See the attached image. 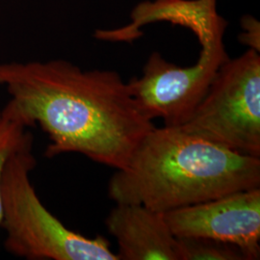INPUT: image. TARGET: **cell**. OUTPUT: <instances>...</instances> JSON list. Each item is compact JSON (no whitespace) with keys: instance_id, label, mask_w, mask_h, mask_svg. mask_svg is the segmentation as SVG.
I'll return each instance as SVG.
<instances>
[{"instance_id":"cell-5","label":"cell","mask_w":260,"mask_h":260,"mask_svg":"<svg viewBox=\"0 0 260 260\" xmlns=\"http://www.w3.org/2000/svg\"><path fill=\"white\" fill-rule=\"evenodd\" d=\"M230 57L224 45L201 50L191 67H179L153 52L127 87L140 112L149 121L160 119L166 126H182L207 93L218 70Z\"/></svg>"},{"instance_id":"cell-4","label":"cell","mask_w":260,"mask_h":260,"mask_svg":"<svg viewBox=\"0 0 260 260\" xmlns=\"http://www.w3.org/2000/svg\"><path fill=\"white\" fill-rule=\"evenodd\" d=\"M180 128L243 155L260 158V55L248 49L218 70Z\"/></svg>"},{"instance_id":"cell-8","label":"cell","mask_w":260,"mask_h":260,"mask_svg":"<svg viewBox=\"0 0 260 260\" xmlns=\"http://www.w3.org/2000/svg\"><path fill=\"white\" fill-rule=\"evenodd\" d=\"M120 260H178L177 238L164 213L137 204H117L106 219Z\"/></svg>"},{"instance_id":"cell-3","label":"cell","mask_w":260,"mask_h":260,"mask_svg":"<svg viewBox=\"0 0 260 260\" xmlns=\"http://www.w3.org/2000/svg\"><path fill=\"white\" fill-rule=\"evenodd\" d=\"M33 139L14 151L1 176L6 251L29 260H120L105 237L69 230L41 202L30 180L36 166Z\"/></svg>"},{"instance_id":"cell-7","label":"cell","mask_w":260,"mask_h":260,"mask_svg":"<svg viewBox=\"0 0 260 260\" xmlns=\"http://www.w3.org/2000/svg\"><path fill=\"white\" fill-rule=\"evenodd\" d=\"M129 23L112 30H96L94 37L108 42H132L140 30L158 21L188 28L196 35L201 50L223 45L226 20L218 14L217 0H152L141 2L130 15Z\"/></svg>"},{"instance_id":"cell-10","label":"cell","mask_w":260,"mask_h":260,"mask_svg":"<svg viewBox=\"0 0 260 260\" xmlns=\"http://www.w3.org/2000/svg\"><path fill=\"white\" fill-rule=\"evenodd\" d=\"M178 260H249L238 246L203 237L177 238Z\"/></svg>"},{"instance_id":"cell-2","label":"cell","mask_w":260,"mask_h":260,"mask_svg":"<svg viewBox=\"0 0 260 260\" xmlns=\"http://www.w3.org/2000/svg\"><path fill=\"white\" fill-rule=\"evenodd\" d=\"M116 171L108 184L111 200L161 213L260 187L259 157L166 125L149 131Z\"/></svg>"},{"instance_id":"cell-1","label":"cell","mask_w":260,"mask_h":260,"mask_svg":"<svg viewBox=\"0 0 260 260\" xmlns=\"http://www.w3.org/2000/svg\"><path fill=\"white\" fill-rule=\"evenodd\" d=\"M0 86L28 126L47 133V157L76 152L120 170L154 127L115 71L66 60L0 63Z\"/></svg>"},{"instance_id":"cell-9","label":"cell","mask_w":260,"mask_h":260,"mask_svg":"<svg viewBox=\"0 0 260 260\" xmlns=\"http://www.w3.org/2000/svg\"><path fill=\"white\" fill-rule=\"evenodd\" d=\"M28 126L17 107L8 102L0 108V224L2 221L1 176L10 155L33 139Z\"/></svg>"},{"instance_id":"cell-6","label":"cell","mask_w":260,"mask_h":260,"mask_svg":"<svg viewBox=\"0 0 260 260\" xmlns=\"http://www.w3.org/2000/svg\"><path fill=\"white\" fill-rule=\"evenodd\" d=\"M177 238L203 237L232 243L249 260L260 256V187L164 213Z\"/></svg>"},{"instance_id":"cell-11","label":"cell","mask_w":260,"mask_h":260,"mask_svg":"<svg viewBox=\"0 0 260 260\" xmlns=\"http://www.w3.org/2000/svg\"><path fill=\"white\" fill-rule=\"evenodd\" d=\"M241 34L239 41L243 45L249 47V49L260 52V23L252 16L247 15L241 19Z\"/></svg>"}]
</instances>
